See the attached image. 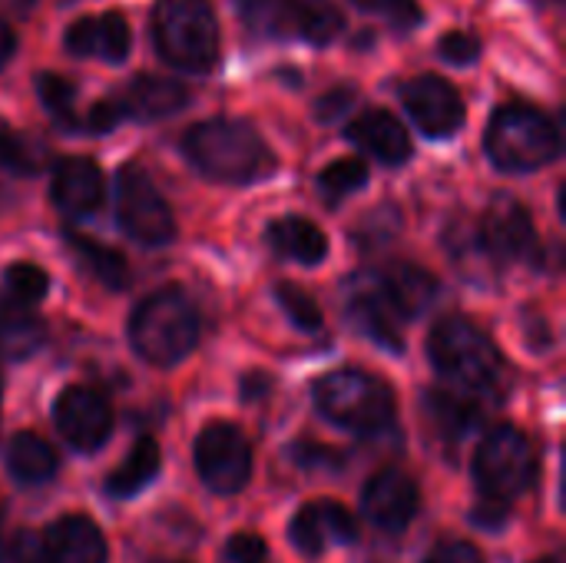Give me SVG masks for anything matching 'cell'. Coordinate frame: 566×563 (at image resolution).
Segmentation results:
<instances>
[{"instance_id":"1","label":"cell","mask_w":566,"mask_h":563,"mask_svg":"<svg viewBox=\"0 0 566 563\" xmlns=\"http://www.w3.org/2000/svg\"><path fill=\"white\" fill-rule=\"evenodd\" d=\"M186 159L216 183H255L275 169V156L259 136V129L245 119H206L196 123L182 136Z\"/></svg>"},{"instance_id":"2","label":"cell","mask_w":566,"mask_h":563,"mask_svg":"<svg viewBox=\"0 0 566 563\" xmlns=\"http://www.w3.org/2000/svg\"><path fill=\"white\" fill-rule=\"evenodd\" d=\"M129 338L139 358H146L149 365H179L199 342V315L192 299L179 285L153 292L133 312Z\"/></svg>"},{"instance_id":"3","label":"cell","mask_w":566,"mask_h":563,"mask_svg":"<svg viewBox=\"0 0 566 563\" xmlns=\"http://www.w3.org/2000/svg\"><path fill=\"white\" fill-rule=\"evenodd\" d=\"M159 56L186 73H212L219 63V20L209 0H159L153 10Z\"/></svg>"},{"instance_id":"4","label":"cell","mask_w":566,"mask_h":563,"mask_svg":"<svg viewBox=\"0 0 566 563\" xmlns=\"http://www.w3.org/2000/svg\"><path fill=\"white\" fill-rule=\"evenodd\" d=\"M484 146L497 169L531 173L557 159L560 133L544 110L531 103H507L491 116Z\"/></svg>"},{"instance_id":"5","label":"cell","mask_w":566,"mask_h":563,"mask_svg":"<svg viewBox=\"0 0 566 563\" xmlns=\"http://www.w3.org/2000/svg\"><path fill=\"white\" fill-rule=\"evenodd\" d=\"M318 411L355 435H378L395 421V395L385 382L361 368H338L315 382Z\"/></svg>"},{"instance_id":"6","label":"cell","mask_w":566,"mask_h":563,"mask_svg":"<svg viewBox=\"0 0 566 563\" xmlns=\"http://www.w3.org/2000/svg\"><path fill=\"white\" fill-rule=\"evenodd\" d=\"M428 355L434 368L471 392H488L501 378V355L494 342L461 315H448L434 325L428 338Z\"/></svg>"},{"instance_id":"7","label":"cell","mask_w":566,"mask_h":563,"mask_svg":"<svg viewBox=\"0 0 566 563\" xmlns=\"http://www.w3.org/2000/svg\"><path fill=\"white\" fill-rule=\"evenodd\" d=\"M474 478L488 501L507 504L521 498L537 478V451L531 438L514 425H497L488 431L474 455Z\"/></svg>"},{"instance_id":"8","label":"cell","mask_w":566,"mask_h":563,"mask_svg":"<svg viewBox=\"0 0 566 563\" xmlns=\"http://www.w3.org/2000/svg\"><path fill=\"white\" fill-rule=\"evenodd\" d=\"M116 219L143 246H166L176 236L169 202L139 166H123L116 176Z\"/></svg>"},{"instance_id":"9","label":"cell","mask_w":566,"mask_h":563,"mask_svg":"<svg viewBox=\"0 0 566 563\" xmlns=\"http://www.w3.org/2000/svg\"><path fill=\"white\" fill-rule=\"evenodd\" d=\"M192 461L202 484L216 494H239L252 478V448L229 421H212L192 445Z\"/></svg>"},{"instance_id":"10","label":"cell","mask_w":566,"mask_h":563,"mask_svg":"<svg viewBox=\"0 0 566 563\" xmlns=\"http://www.w3.org/2000/svg\"><path fill=\"white\" fill-rule=\"evenodd\" d=\"M401 103L431 139H448L464 126V100L444 76L421 73L408 80L401 86Z\"/></svg>"},{"instance_id":"11","label":"cell","mask_w":566,"mask_h":563,"mask_svg":"<svg viewBox=\"0 0 566 563\" xmlns=\"http://www.w3.org/2000/svg\"><path fill=\"white\" fill-rule=\"evenodd\" d=\"M478 242L488 252V259H494V262H517V259L534 256L537 236H534L531 212L517 199L497 196L481 219Z\"/></svg>"},{"instance_id":"12","label":"cell","mask_w":566,"mask_h":563,"mask_svg":"<svg viewBox=\"0 0 566 563\" xmlns=\"http://www.w3.org/2000/svg\"><path fill=\"white\" fill-rule=\"evenodd\" d=\"M53 421H56V431L63 435V441L76 451L99 448L113 431V411H109L106 398L83 385H73L56 398Z\"/></svg>"},{"instance_id":"13","label":"cell","mask_w":566,"mask_h":563,"mask_svg":"<svg viewBox=\"0 0 566 563\" xmlns=\"http://www.w3.org/2000/svg\"><path fill=\"white\" fill-rule=\"evenodd\" d=\"M418 484L398 471V468H385L378 471L368 484H365V494H361V508L368 514V521L388 534H398L405 531L415 514H418Z\"/></svg>"},{"instance_id":"14","label":"cell","mask_w":566,"mask_h":563,"mask_svg":"<svg viewBox=\"0 0 566 563\" xmlns=\"http://www.w3.org/2000/svg\"><path fill=\"white\" fill-rule=\"evenodd\" d=\"M292 544L305 557H318L328 548H345L358 538L355 518L335 501H312L292 518Z\"/></svg>"},{"instance_id":"15","label":"cell","mask_w":566,"mask_h":563,"mask_svg":"<svg viewBox=\"0 0 566 563\" xmlns=\"http://www.w3.org/2000/svg\"><path fill=\"white\" fill-rule=\"evenodd\" d=\"M63 46L73 56H96L106 63H123L133 46V30L119 10H106L96 17L73 20L63 33Z\"/></svg>"},{"instance_id":"16","label":"cell","mask_w":566,"mask_h":563,"mask_svg":"<svg viewBox=\"0 0 566 563\" xmlns=\"http://www.w3.org/2000/svg\"><path fill=\"white\" fill-rule=\"evenodd\" d=\"M348 139L385 166H401L411 159V136L405 123H398V116H391L388 110H365L361 116H355L348 126Z\"/></svg>"},{"instance_id":"17","label":"cell","mask_w":566,"mask_h":563,"mask_svg":"<svg viewBox=\"0 0 566 563\" xmlns=\"http://www.w3.org/2000/svg\"><path fill=\"white\" fill-rule=\"evenodd\" d=\"M123 116L129 119H163V116H172L179 113L186 103H189V90L169 76H156V73H143V76H133L126 83V90L116 96Z\"/></svg>"},{"instance_id":"18","label":"cell","mask_w":566,"mask_h":563,"mask_svg":"<svg viewBox=\"0 0 566 563\" xmlns=\"http://www.w3.org/2000/svg\"><path fill=\"white\" fill-rule=\"evenodd\" d=\"M103 173L93 159L70 156L53 169V202L66 216H90L103 202Z\"/></svg>"},{"instance_id":"19","label":"cell","mask_w":566,"mask_h":563,"mask_svg":"<svg viewBox=\"0 0 566 563\" xmlns=\"http://www.w3.org/2000/svg\"><path fill=\"white\" fill-rule=\"evenodd\" d=\"M375 282H378L381 295L388 299V305L395 309L398 319H418L438 299V279L421 265L398 262L385 275H378Z\"/></svg>"},{"instance_id":"20","label":"cell","mask_w":566,"mask_h":563,"mask_svg":"<svg viewBox=\"0 0 566 563\" xmlns=\"http://www.w3.org/2000/svg\"><path fill=\"white\" fill-rule=\"evenodd\" d=\"M43 548L53 563H106V541L90 518L70 514L50 524Z\"/></svg>"},{"instance_id":"21","label":"cell","mask_w":566,"mask_h":563,"mask_svg":"<svg viewBox=\"0 0 566 563\" xmlns=\"http://www.w3.org/2000/svg\"><path fill=\"white\" fill-rule=\"evenodd\" d=\"M348 315H352V322H355L371 342H378V345L388 348V352H401L398 315H395V309L388 305V299L381 295V289H378L375 279L355 285V292L348 295Z\"/></svg>"},{"instance_id":"22","label":"cell","mask_w":566,"mask_h":563,"mask_svg":"<svg viewBox=\"0 0 566 563\" xmlns=\"http://www.w3.org/2000/svg\"><path fill=\"white\" fill-rule=\"evenodd\" d=\"M269 242L279 256L292 259V262H302V265H318L325 256H328V239L325 232L302 219V216H285L279 222L269 226Z\"/></svg>"},{"instance_id":"23","label":"cell","mask_w":566,"mask_h":563,"mask_svg":"<svg viewBox=\"0 0 566 563\" xmlns=\"http://www.w3.org/2000/svg\"><path fill=\"white\" fill-rule=\"evenodd\" d=\"M7 471L20 484H46L56 475V455L43 438L20 431L7 448Z\"/></svg>"},{"instance_id":"24","label":"cell","mask_w":566,"mask_h":563,"mask_svg":"<svg viewBox=\"0 0 566 563\" xmlns=\"http://www.w3.org/2000/svg\"><path fill=\"white\" fill-rule=\"evenodd\" d=\"M156 475H159V448H156L153 438H139V441L129 448L126 461L109 475L106 491H109L113 498H133V494H139Z\"/></svg>"},{"instance_id":"25","label":"cell","mask_w":566,"mask_h":563,"mask_svg":"<svg viewBox=\"0 0 566 563\" xmlns=\"http://www.w3.org/2000/svg\"><path fill=\"white\" fill-rule=\"evenodd\" d=\"M242 23L255 37H295L298 17L292 0H235Z\"/></svg>"},{"instance_id":"26","label":"cell","mask_w":566,"mask_h":563,"mask_svg":"<svg viewBox=\"0 0 566 563\" xmlns=\"http://www.w3.org/2000/svg\"><path fill=\"white\" fill-rule=\"evenodd\" d=\"M70 249L76 252V259L83 262L86 272H93L106 289H123L126 279H129V269H126V259L123 252L90 239V236H80V232H70Z\"/></svg>"},{"instance_id":"27","label":"cell","mask_w":566,"mask_h":563,"mask_svg":"<svg viewBox=\"0 0 566 563\" xmlns=\"http://www.w3.org/2000/svg\"><path fill=\"white\" fill-rule=\"evenodd\" d=\"M40 338H43L40 319H33L30 309L23 305L0 299V355L23 358L40 345Z\"/></svg>"},{"instance_id":"28","label":"cell","mask_w":566,"mask_h":563,"mask_svg":"<svg viewBox=\"0 0 566 563\" xmlns=\"http://www.w3.org/2000/svg\"><path fill=\"white\" fill-rule=\"evenodd\" d=\"M424 411H428L431 425L441 435H448L451 441H461L474 428V421H478V411L468 402H461L454 395H444V392H431L424 398Z\"/></svg>"},{"instance_id":"29","label":"cell","mask_w":566,"mask_h":563,"mask_svg":"<svg viewBox=\"0 0 566 563\" xmlns=\"http://www.w3.org/2000/svg\"><path fill=\"white\" fill-rule=\"evenodd\" d=\"M298 17V37L312 43H332L342 30V13L328 0H292Z\"/></svg>"},{"instance_id":"30","label":"cell","mask_w":566,"mask_h":563,"mask_svg":"<svg viewBox=\"0 0 566 563\" xmlns=\"http://www.w3.org/2000/svg\"><path fill=\"white\" fill-rule=\"evenodd\" d=\"M3 289H7V302L23 305V309H33L46 295L50 275L36 262H13L3 272Z\"/></svg>"},{"instance_id":"31","label":"cell","mask_w":566,"mask_h":563,"mask_svg":"<svg viewBox=\"0 0 566 563\" xmlns=\"http://www.w3.org/2000/svg\"><path fill=\"white\" fill-rule=\"evenodd\" d=\"M40 103L46 106V113L60 123V126H76V86L60 76V73H36L33 80Z\"/></svg>"},{"instance_id":"32","label":"cell","mask_w":566,"mask_h":563,"mask_svg":"<svg viewBox=\"0 0 566 563\" xmlns=\"http://www.w3.org/2000/svg\"><path fill=\"white\" fill-rule=\"evenodd\" d=\"M368 183V166L358 156H342L332 166L322 169L318 176V189L325 196V202H342L345 196H352L355 189H361Z\"/></svg>"},{"instance_id":"33","label":"cell","mask_w":566,"mask_h":563,"mask_svg":"<svg viewBox=\"0 0 566 563\" xmlns=\"http://www.w3.org/2000/svg\"><path fill=\"white\" fill-rule=\"evenodd\" d=\"M40 146L33 139H27L23 133L10 129L3 119H0V173H10V176H33L40 169Z\"/></svg>"},{"instance_id":"34","label":"cell","mask_w":566,"mask_h":563,"mask_svg":"<svg viewBox=\"0 0 566 563\" xmlns=\"http://www.w3.org/2000/svg\"><path fill=\"white\" fill-rule=\"evenodd\" d=\"M275 295H279L285 315H289L298 329H305V332H318V329H322V309L315 305V299H312L305 289L292 285V282H282V285L275 289Z\"/></svg>"},{"instance_id":"35","label":"cell","mask_w":566,"mask_h":563,"mask_svg":"<svg viewBox=\"0 0 566 563\" xmlns=\"http://www.w3.org/2000/svg\"><path fill=\"white\" fill-rule=\"evenodd\" d=\"M352 3L361 7V10H371V13L388 17V20H391L395 27H401V30L421 23V7H418V0H352Z\"/></svg>"},{"instance_id":"36","label":"cell","mask_w":566,"mask_h":563,"mask_svg":"<svg viewBox=\"0 0 566 563\" xmlns=\"http://www.w3.org/2000/svg\"><path fill=\"white\" fill-rule=\"evenodd\" d=\"M438 50H441V56H444L448 63L464 66V63H474V60L481 56V40H478L474 33L451 30V33H444V37H441Z\"/></svg>"},{"instance_id":"37","label":"cell","mask_w":566,"mask_h":563,"mask_svg":"<svg viewBox=\"0 0 566 563\" xmlns=\"http://www.w3.org/2000/svg\"><path fill=\"white\" fill-rule=\"evenodd\" d=\"M355 100H358V93H355V86H348V83H342V86H332L322 100H318V106H315V116L322 119V123H335V119H342L352 106H355Z\"/></svg>"},{"instance_id":"38","label":"cell","mask_w":566,"mask_h":563,"mask_svg":"<svg viewBox=\"0 0 566 563\" xmlns=\"http://www.w3.org/2000/svg\"><path fill=\"white\" fill-rule=\"evenodd\" d=\"M226 561L229 563H269V548L262 538L242 531L226 544Z\"/></svg>"},{"instance_id":"39","label":"cell","mask_w":566,"mask_h":563,"mask_svg":"<svg viewBox=\"0 0 566 563\" xmlns=\"http://www.w3.org/2000/svg\"><path fill=\"white\" fill-rule=\"evenodd\" d=\"M123 119H126V116H123L116 96H106V100H99V103L83 116V129H86V133H109V129H116Z\"/></svg>"},{"instance_id":"40","label":"cell","mask_w":566,"mask_h":563,"mask_svg":"<svg viewBox=\"0 0 566 563\" xmlns=\"http://www.w3.org/2000/svg\"><path fill=\"white\" fill-rule=\"evenodd\" d=\"M424 563H484V557L468 541H444L431 551V557Z\"/></svg>"},{"instance_id":"41","label":"cell","mask_w":566,"mask_h":563,"mask_svg":"<svg viewBox=\"0 0 566 563\" xmlns=\"http://www.w3.org/2000/svg\"><path fill=\"white\" fill-rule=\"evenodd\" d=\"M292 461L302 465V468H338L342 465L338 451H332L325 445H295L292 448Z\"/></svg>"},{"instance_id":"42","label":"cell","mask_w":566,"mask_h":563,"mask_svg":"<svg viewBox=\"0 0 566 563\" xmlns=\"http://www.w3.org/2000/svg\"><path fill=\"white\" fill-rule=\"evenodd\" d=\"M13 563H53L36 534H20L13 541Z\"/></svg>"},{"instance_id":"43","label":"cell","mask_w":566,"mask_h":563,"mask_svg":"<svg viewBox=\"0 0 566 563\" xmlns=\"http://www.w3.org/2000/svg\"><path fill=\"white\" fill-rule=\"evenodd\" d=\"M481 508H484V511H478V521H481V524H488V528H501V524H504V518H507V508H504V504L484 501Z\"/></svg>"},{"instance_id":"44","label":"cell","mask_w":566,"mask_h":563,"mask_svg":"<svg viewBox=\"0 0 566 563\" xmlns=\"http://www.w3.org/2000/svg\"><path fill=\"white\" fill-rule=\"evenodd\" d=\"M13 50H17V37H13L10 23L0 17V66H7V63H10Z\"/></svg>"},{"instance_id":"45","label":"cell","mask_w":566,"mask_h":563,"mask_svg":"<svg viewBox=\"0 0 566 563\" xmlns=\"http://www.w3.org/2000/svg\"><path fill=\"white\" fill-rule=\"evenodd\" d=\"M0 561H3V508H0Z\"/></svg>"},{"instance_id":"46","label":"cell","mask_w":566,"mask_h":563,"mask_svg":"<svg viewBox=\"0 0 566 563\" xmlns=\"http://www.w3.org/2000/svg\"><path fill=\"white\" fill-rule=\"evenodd\" d=\"M0 395H3V375H0Z\"/></svg>"},{"instance_id":"47","label":"cell","mask_w":566,"mask_h":563,"mask_svg":"<svg viewBox=\"0 0 566 563\" xmlns=\"http://www.w3.org/2000/svg\"><path fill=\"white\" fill-rule=\"evenodd\" d=\"M541 563H560V561H557V557H551V561H541Z\"/></svg>"}]
</instances>
